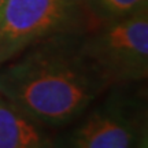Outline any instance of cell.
Instances as JSON below:
<instances>
[{
    "label": "cell",
    "instance_id": "6da1fadb",
    "mask_svg": "<svg viewBox=\"0 0 148 148\" xmlns=\"http://www.w3.org/2000/svg\"><path fill=\"white\" fill-rule=\"evenodd\" d=\"M82 33L49 37L0 64V96L53 132L77 119L110 86L81 51Z\"/></svg>",
    "mask_w": 148,
    "mask_h": 148
},
{
    "label": "cell",
    "instance_id": "7a4b0ae2",
    "mask_svg": "<svg viewBox=\"0 0 148 148\" xmlns=\"http://www.w3.org/2000/svg\"><path fill=\"white\" fill-rule=\"evenodd\" d=\"M147 81L108 86L53 133L52 148H140L148 141Z\"/></svg>",
    "mask_w": 148,
    "mask_h": 148
},
{
    "label": "cell",
    "instance_id": "3957f363",
    "mask_svg": "<svg viewBox=\"0 0 148 148\" xmlns=\"http://www.w3.org/2000/svg\"><path fill=\"white\" fill-rule=\"evenodd\" d=\"M81 51L110 86L147 81L148 7L95 23L82 33Z\"/></svg>",
    "mask_w": 148,
    "mask_h": 148
},
{
    "label": "cell",
    "instance_id": "277c9868",
    "mask_svg": "<svg viewBox=\"0 0 148 148\" xmlns=\"http://www.w3.org/2000/svg\"><path fill=\"white\" fill-rule=\"evenodd\" d=\"M95 25L84 0H5L0 18V64L49 37Z\"/></svg>",
    "mask_w": 148,
    "mask_h": 148
},
{
    "label": "cell",
    "instance_id": "5b68a950",
    "mask_svg": "<svg viewBox=\"0 0 148 148\" xmlns=\"http://www.w3.org/2000/svg\"><path fill=\"white\" fill-rule=\"evenodd\" d=\"M53 133L0 96V148H52Z\"/></svg>",
    "mask_w": 148,
    "mask_h": 148
},
{
    "label": "cell",
    "instance_id": "8992f818",
    "mask_svg": "<svg viewBox=\"0 0 148 148\" xmlns=\"http://www.w3.org/2000/svg\"><path fill=\"white\" fill-rule=\"evenodd\" d=\"M95 23L121 19L147 8L148 0H84Z\"/></svg>",
    "mask_w": 148,
    "mask_h": 148
},
{
    "label": "cell",
    "instance_id": "52a82bcc",
    "mask_svg": "<svg viewBox=\"0 0 148 148\" xmlns=\"http://www.w3.org/2000/svg\"><path fill=\"white\" fill-rule=\"evenodd\" d=\"M4 4L5 0H0V18H1V14H3V10H4Z\"/></svg>",
    "mask_w": 148,
    "mask_h": 148
},
{
    "label": "cell",
    "instance_id": "ba28073f",
    "mask_svg": "<svg viewBox=\"0 0 148 148\" xmlns=\"http://www.w3.org/2000/svg\"><path fill=\"white\" fill-rule=\"evenodd\" d=\"M140 148H148V141H147V143H144V144H143V145H141V147H140Z\"/></svg>",
    "mask_w": 148,
    "mask_h": 148
}]
</instances>
